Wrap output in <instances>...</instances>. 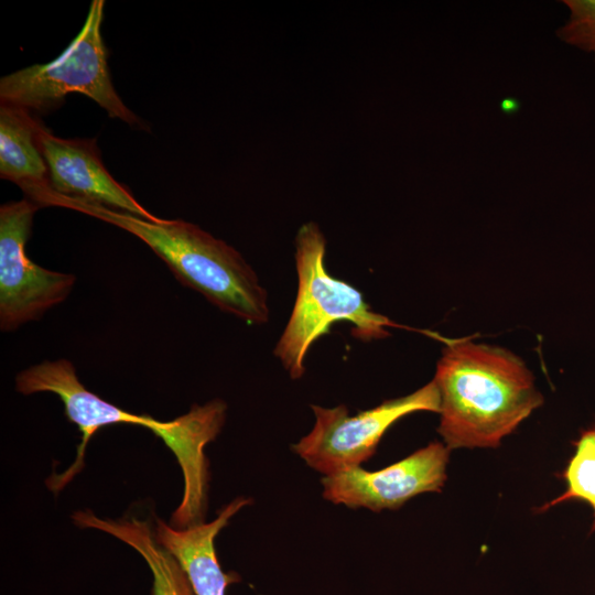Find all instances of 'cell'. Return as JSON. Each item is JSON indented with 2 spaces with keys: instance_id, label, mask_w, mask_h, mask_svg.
Masks as SVG:
<instances>
[{
  "instance_id": "6da1fadb",
  "label": "cell",
  "mask_w": 595,
  "mask_h": 595,
  "mask_svg": "<svg viewBox=\"0 0 595 595\" xmlns=\"http://www.w3.org/2000/svg\"><path fill=\"white\" fill-rule=\"evenodd\" d=\"M15 389L24 396L37 392L58 396L65 415L82 434L74 463L46 480L53 493L62 490L82 470L87 443L100 428L116 423L140 425L165 443L183 473V497L172 513V527L183 529L203 522L209 479L204 450L225 423L227 405L223 400L194 404L187 413L174 420L160 421L149 414L126 411L87 390L67 359L44 360L22 370L15 377Z\"/></svg>"
},
{
  "instance_id": "7a4b0ae2",
  "label": "cell",
  "mask_w": 595,
  "mask_h": 595,
  "mask_svg": "<svg viewBox=\"0 0 595 595\" xmlns=\"http://www.w3.org/2000/svg\"><path fill=\"white\" fill-rule=\"evenodd\" d=\"M433 381L440 397L437 432L450 448H496L543 403L523 360L470 339L446 342Z\"/></svg>"
},
{
  "instance_id": "3957f363",
  "label": "cell",
  "mask_w": 595,
  "mask_h": 595,
  "mask_svg": "<svg viewBox=\"0 0 595 595\" xmlns=\"http://www.w3.org/2000/svg\"><path fill=\"white\" fill-rule=\"evenodd\" d=\"M41 207L73 209L117 226L142 240L176 279L221 311L248 324L269 320L268 294L244 257L227 242L182 219L154 223L106 205L67 196L50 185L25 192Z\"/></svg>"
},
{
  "instance_id": "277c9868",
  "label": "cell",
  "mask_w": 595,
  "mask_h": 595,
  "mask_svg": "<svg viewBox=\"0 0 595 595\" xmlns=\"http://www.w3.org/2000/svg\"><path fill=\"white\" fill-rule=\"evenodd\" d=\"M325 252L326 240L317 224L302 225L295 237L296 299L274 348V355L292 379L304 375L311 345L328 333L333 324L351 323L353 334L363 340L385 338L389 336L388 327L398 326L374 312L353 285L328 274Z\"/></svg>"
},
{
  "instance_id": "5b68a950",
  "label": "cell",
  "mask_w": 595,
  "mask_h": 595,
  "mask_svg": "<svg viewBox=\"0 0 595 595\" xmlns=\"http://www.w3.org/2000/svg\"><path fill=\"white\" fill-rule=\"evenodd\" d=\"M104 9V0L91 1L79 33L55 60L1 77L0 102L47 112L56 109L67 95L78 93L96 101L109 117L144 127L113 88L101 36Z\"/></svg>"
},
{
  "instance_id": "8992f818",
  "label": "cell",
  "mask_w": 595,
  "mask_h": 595,
  "mask_svg": "<svg viewBox=\"0 0 595 595\" xmlns=\"http://www.w3.org/2000/svg\"><path fill=\"white\" fill-rule=\"evenodd\" d=\"M311 408L315 424L292 450L310 467L327 476L369 459L383 434L399 419L418 411L439 413L440 397L432 380L408 396L386 400L355 415L348 414L344 404Z\"/></svg>"
},
{
  "instance_id": "52a82bcc",
  "label": "cell",
  "mask_w": 595,
  "mask_h": 595,
  "mask_svg": "<svg viewBox=\"0 0 595 595\" xmlns=\"http://www.w3.org/2000/svg\"><path fill=\"white\" fill-rule=\"evenodd\" d=\"M40 207L23 198L0 207V328L14 331L39 320L71 293L76 277L47 270L25 251Z\"/></svg>"
},
{
  "instance_id": "ba28073f",
  "label": "cell",
  "mask_w": 595,
  "mask_h": 595,
  "mask_svg": "<svg viewBox=\"0 0 595 595\" xmlns=\"http://www.w3.org/2000/svg\"><path fill=\"white\" fill-rule=\"evenodd\" d=\"M450 448L431 442L408 457L376 472L347 467L324 476L323 497L349 508L379 512L397 510L423 493H441L446 480Z\"/></svg>"
},
{
  "instance_id": "9c48e42d",
  "label": "cell",
  "mask_w": 595,
  "mask_h": 595,
  "mask_svg": "<svg viewBox=\"0 0 595 595\" xmlns=\"http://www.w3.org/2000/svg\"><path fill=\"white\" fill-rule=\"evenodd\" d=\"M39 141L53 191L96 202L150 221L164 219L150 213L127 186L112 177L102 163L95 138L64 139L54 136L42 125Z\"/></svg>"
},
{
  "instance_id": "30bf717a",
  "label": "cell",
  "mask_w": 595,
  "mask_h": 595,
  "mask_svg": "<svg viewBox=\"0 0 595 595\" xmlns=\"http://www.w3.org/2000/svg\"><path fill=\"white\" fill-rule=\"evenodd\" d=\"M250 499L238 497L226 505L210 522H201L183 529L158 519L154 530L158 542L170 551L185 571L196 595H226L227 585L235 581L219 564L214 541Z\"/></svg>"
},
{
  "instance_id": "8fae6325",
  "label": "cell",
  "mask_w": 595,
  "mask_h": 595,
  "mask_svg": "<svg viewBox=\"0 0 595 595\" xmlns=\"http://www.w3.org/2000/svg\"><path fill=\"white\" fill-rule=\"evenodd\" d=\"M73 520L78 528L100 530L136 550L151 571V595H196L185 571L158 542L149 522L137 518H99L88 509L76 511Z\"/></svg>"
},
{
  "instance_id": "7c38bea8",
  "label": "cell",
  "mask_w": 595,
  "mask_h": 595,
  "mask_svg": "<svg viewBox=\"0 0 595 595\" xmlns=\"http://www.w3.org/2000/svg\"><path fill=\"white\" fill-rule=\"evenodd\" d=\"M42 122L31 111L0 102V176L21 190L48 185L39 133Z\"/></svg>"
},
{
  "instance_id": "4fadbf2b",
  "label": "cell",
  "mask_w": 595,
  "mask_h": 595,
  "mask_svg": "<svg viewBox=\"0 0 595 595\" xmlns=\"http://www.w3.org/2000/svg\"><path fill=\"white\" fill-rule=\"evenodd\" d=\"M575 453L563 472L566 490L555 499L544 504L538 511L572 499L587 502L594 512L592 530H595V426L583 431L575 443Z\"/></svg>"
},
{
  "instance_id": "5bb4252c",
  "label": "cell",
  "mask_w": 595,
  "mask_h": 595,
  "mask_svg": "<svg viewBox=\"0 0 595 595\" xmlns=\"http://www.w3.org/2000/svg\"><path fill=\"white\" fill-rule=\"evenodd\" d=\"M567 21L556 30V36L569 45L595 55V0H564Z\"/></svg>"
},
{
  "instance_id": "9a60e30c",
  "label": "cell",
  "mask_w": 595,
  "mask_h": 595,
  "mask_svg": "<svg viewBox=\"0 0 595 595\" xmlns=\"http://www.w3.org/2000/svg\"><path fill=\"white\" fill-rule=\"evenodd\" d=\"M519 107L520 104L513 98H505L500 102V109L506 113H513L519 109Z\"/></svg>"
}]
</instances>
